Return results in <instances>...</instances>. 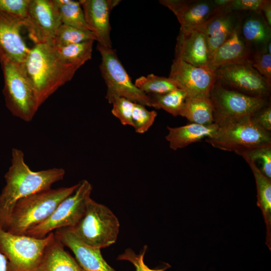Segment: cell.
<instances>
[{"mask_svg":"<svg viewBox=\"0 0 271 271\" xmlns=\"http://www.w3.org/2000/svg\"><path fill=\"white\" fill-rule=\"evenodd\" d=\"M94 41L91 40L79 43L54 47L65 62L81 67L91 59Z\"/></svg>","mask_w":271,"mask_h":271,"instance_id":"27","label":"cell"},{"mask_svg":"<svg viewBox=\"0 0 271 271\" xmlns=\"http://www.w3.org/2000/svg\"><path fill=\"white\" fill-rule=\"evenodd\" d=\"M96 40L92 32L61 24L58 29L51 44L55 47L79 43L89 40Z\"/></svg>","mask_w":271,"mask_h":271,"instance_id":"30","label":"cell"},{"mask_svg":"<svg viewBox=\"0 0 271 271\" xmlns=\"http://www.w3.org/2000/svg\"><path fill=\"white\" fill-rule=\"evenodd\" d=\"M213 113L209 97H187L180 115L192 123L208 125L214 123Z\"/></svg>","mask_w":271,"mask_h":271,"instance_id":"25","label":"cell"},{"mask_svg":"<svg viewBox=\"0 0 271 271\" xmlns=\"http://www.w3.org/2000/svg\"><path fill=\"white\" fill-rule=\"evenodd\" d=\"M55 236L73 252L82 271H116L103 258L101 249L83 243L68 228L57 229Z\"/></svg>","mask_w":271,"mask_h":271,"instance_id":"18","label":"cell"},{"mask_svg":"<svg viewBox=\"0 0 271 271\" xmlns=\"http://www.w3.org/2000/svg\"><path fill=\"white\" fill-rule=\"evenodd\" d=\"M24 20L0 11V57L21 64L30 50L21 35Z\"/></svg>","mask_w":271,"mask_h":271,"instance_id":"14","label":"cell"},{"mask_svg":"<svg viewBox=\"0 0 271 271\" xmlns=\"http://www.w3.org/2000/svg\"><path fill=\"white\" fill-rule=\"evenodd\" d=\"M159 3L174 13L180 30L185 31L201 28L219 9L213 0H160Z\"/></svg>","mask_w":271,"mask_h":271,"instance_id":"15","label":"cell"},{"mask_svg":"<svg viewBox=\"0 0 271 271\" xmlns=\"http://www.w3.org/2000/svg\"><path fill=\"white\" fill-rule=\"evenodd\" d=\"M54 237V232L42 238L15 235L0 227V252L8 260V271H37L46 247Z\"/></svg>","mask_w":271,"mask_h":271,"instance_id":"7","label":"cell"},{"mask_svg":"<svg viewBox=\"0 0 271 271\" xmlns=\"http://www.w3.org/2000/svg\"><path fill=\"white\" fill-rule=\"evenodd\" d=\"M65 174L63 169L58 168L32 171L25 161L23 152L13 148L11 165L5 175L6 185L0 193V225L18 200L51 188Z\"/></svg>","mask_w":271,"mask_h":271,"instance_id":"1","label":"cell"},{"mask_svg":"<svg viewBox=\"0 0 271 271\" xmlns=\"http://www.w3.org/2000/svg\"><path fill=\"white\" fill-rule=\"evenodd\" d=\"M25 28L35 44H51L62 24L58 10L53 0H30Z\"/></svg>","mask_w":271,"mask_h":271,"instance_id":"12","label":"cell"},{"mask_svg":"<svg viewBox=\"0 0 271 271\" xmlns=\"http://www.w3.org/2000/svg\"><path fill=\"white\" fill-rule=\"evenodd\" d=\"M260 12L267 25L271 27V1L264 0Z\"/></svg>","mask_w":271,"mask_h":271,"instance_id":"39","label":"cell"},{"mask_svg":"<svg viewBox=\"0 0 271 271\" xmlns=\"http://www.w3.org/2000/svg\"><path fill=\"white\" fill-rule=\"evenodd\" d=\"M251 64L262 76L271 83V54L267 52L266 49L253 53Z\"/></svg>","mask_w":271,"mask_h":271,"instance_id":"35","label":"cell"},{"mask_svg":"<svg viewBox=\"0 0 271 271\" xmlns=\"http://www.w3.org/2000/svg\"><path fill=\"white\" fill-rule=\"evenodd\" d=\"M78 185L79 183L68 187L51 188L18 200L0 227L13 234L25 235L46 220L62 200L74 192Z\"/></svg>","mask_w":271,"mask_h":271,"instance_id":"3","label":"cell"},{"mask_svg":"<svg viewBox=\"0 0 271 271\" xmlns=\"http://www.w3.org/2000/svg\"><path fill=\"white\" fill-rule=\"evenodd\" d=\"M264 0H231L227 8L236 12H260Z\"/></svg>","mask_w":271,"mask_h":271,"instance_id":"37","label":"cell"},{"mask_svg":"<svg viewBox=\"0 0 271 271\" xmlns=\"http://www.w3.org/2000/svg\"><path fill=\"white\" fill-rule=\"evenodd\" d=\"M252 56L241 36L238 22L231 35L212 54L208 67L215 70L226 65L251 64Z\"/></svg>","mask_w":271,"mask_h":271,"instance_id":"19","label":"cell"},{"mask_svg":"<svg viewBox=\"0 0 271 271\" xmlns=\"http://www.w3.org/2000/svg\"><path fill=\"white\" fill-rule=\"evenodd\" d=\"M254 162L258 161L261 164V171L271 179V146L259 148L241 155Z\"/></svg>","mask_w":271,"mask_h":271,"instance_id":"34","label":"cell"},{"mask_svg":"<svg viewBox=\"0 0 271 271\" xmlns=\"http://www.w3.org/2000/svg\"><path fill=\"white\" fill-rule=\"evenodd\" d=\"M205 141L214 148L234 152L239 156L255 149L271 146V136L251 117L218 126Z\"/></svg>","mask_w":271,"mask_h":271,"instance_id":"6","label":"cell"},{"mask_svg":"<svg viewBox=\"0 0 271 271\" xmlns=\"http://www.w3.org/2000/svg\"><path fill=\"white\" fill-rule=\"evenodd\" d=\"M157 116L156 111H150L145 106L135 102L132 113V127L137 133H144L152 126Z\"/></svg>","mask_w":271,"mask_h":271,"instance_id":"31","label":"cell"},{"mask_svg":"<svg viewBox=\"0 0 271 271\" xmlns=\"http://www.w3.org/2000/svg\"><path fill=\"white\" fill-rule=\"evenodd\" d=\"M92 190V186L87 180L79 182L73 194L62 200L46 220L25 235L42 238L54 230L74 226L85 213Z\"/></svg>","mask_w":271,"mask_h":271,"instance_id":"10","label":"cell"},{"mask_svg":"<svg viewBox=\"0 0 271 271\" xmlns=\"http://www.w3.org/2000/svg\"><path fill=\"white\" fill-rule=\"evenodd\" d=\"M59 12L62 24L84 30H89L79 1L53 0Z\"/></svg>","mask_w":271,"mask_h":271,"instance_id":"26","label":"cell"},{"mask_svg":"<svg viewBox=\"0 0 271 271\" xmlns=\"http://www.w3.org/2000/svg\"><path fill=\"white\" fill-rule=\"evenodd\" d=\"M119 227V220L112 211L91 198L84 215L74 226L68 228L85 244L101 249L116 241Z\"/></svg>","mask_w":271,"mask_h":271,"instance_id":"5","label":"cell"},{"mask_svg":"<svg viewBox=\"0 0 271 271\" xmlns=\"http://www.w3.org/2000/svg\"><path fill=\"white\" fill-rule=\"evenodd\" d=\"M216 82L223 86L244 94L269 98L271 83L251 64L226 65L215 70Z\"/></svg>","mask_w":271,"mask_h":271,"instance_id":"11","label":"cell"},{"mask_svg":"<svg viewBox=\"0 0 271 271\" xmlns=\"http://www.w3.org/2000/svg\"><path fill=\"white\" fill-rule=\"evenodd\" d=\"M0 271H8V260L0 252Z\"/></svg>","mask_w":271,"mask_h":271,"instance_id":"40","label":"cell"},{"mask_svg":"<svg viewBox=\"0 0 271 271\" xmlns=\"http://www.w3.org/2000/svg\"><path fill=\"white\" fill-rule=\"evenodd\" d=\"M39 107L59 87L70 81L80 67L69 64L51 44H35L23 64Z\"/></svg>","mask_w":271,"mask_h":271,"instance_id":"2","label":"cell"},{"mask_svg":"<svg viewBox=\"0 0 271 271\" xmlns=\"http://www.w3.org/2000/svg\"><path fill=\"white\" fill-rule=\"evenodd\" d=\"M217 8H224L228 6L231 0H213Z\"/></svg>","mask_w":271,"mask_h":271,"instance_id":"41","label":"cell"},{"mask_svg":"<svg viewBox=\"0 0 271 271\" xmlns=\"http://www.w3.org/2000/svg\"><path fill=\"white\" fill-rule=\"evenodd\" d=\"M253 174L257 190V205L260 209L266 225L265 243L271 249V179L267 177L255 162L244 158Z\"/></svg>","mask_w":271,"mask_h":271,"instance_id":"24","label":"cell"},{"mask_svg":"<svg viewBox=\"0 0 271 271\" xmlns=\"http://www.w3.org/2000/svg\"><path fill=\"white\" fill-rule=\"evenodd\" d=\"M252 118L264 130L271 131V106L270 104L258 110Z\"/></svg>","mask_w":271,"mask_h":271,"instance_id":"38","label":"cell"},{"mask_svg":"<svg viewBox=\"0 0 271 271\" xmlns=\"http://www.w3.org/2000/svg\"><path fill=\"white\" fill-rule=\"evenodd\" d=\"M134 84L138 89L148 95L165 93L179 88L176 83L169 77L159 76L154 74L138 78Z\"/></svg>","mask_w":271,"mask_h":271,"instance_id":"29","label":"cell"},{"mask_svg":"<svg viewBox=\"0 0 271 271\" xmlns=\"http://www.w3.org/2000/svg\"><path fill=\"white\" fill-rule=\"evenodd\" d=\"M147 249V246L145 245L141 253L137 254L131 248H127L118 256L117 259L130 262L135 267V271H165L169 266L168 263L156 269H151L145 264L144 256Z\"/></svg>","mask_w":271,"mask_h":271,"instance_id":"33","label":"cell"},{"mask_svg":"<svg viewBox=\"0 0 271 271\" xmlns=\"http://www.w3.org/2000/svg\"><path fill=\"white\" fill-rule=\"evenodd\" d=\"M213 121L218 126L251 117L270 104L268 98L248 96L228 89L216 81L209 96Z\"/></svg>","mask_w":271,"mask_h":271,"instance_id":"9","label":"cell"},{"mask_svg":"<svg viewBox=\"0 0 271 271\" xmlns=\"http://www.w3.org/2000/svg\"><path fill=\"white\" fill-rule=\"evenodd\" d=\"M30 0H0V11L25 19Z\"/></svg>","mask_w":271,"mask_h":271,"instance_id":"36","label":"cell"},{"mask_svg":"<svg viewBox=\"0 0 271 271\" xmlns=\"http://www.w3.org/2000/svg\"><path fill=\"white\" fill-rule=\"evenodd\" d=\"M218 128V125L214 123L208 125L191 123L179 127L168 126V133L166 139L169 143L170 148L176 151L211 137Z\"/></svg>","mask_w":271,"mask_h":271,"instance_id":"22","label":"cell"},{"mask_svg":"<svg viewBox=\"0 0 271 271\" xmlns=\"http://www.w3.org/2000/svg\"><path fill=\"white\" fill-rule=\"evenodd\" d=\"M239 17L240 13L231 11L227 7L218 9L201 28L206 36L211 57L233 32Z\"/></svg>","mask_w":271,"mask_h":271,"instance_id":"20","label":"cell"},{"mask_svg":"<svg viewBox=\"0 0 271 271\" xmlns=\"http://www.w3.org/2000/svg\"><path fill=\"white\" fill-rule=\"evenodd\" d=\"M169 78L189 97H209L216 81L215 70L208 67L195 66L175 58Z\"/></svg>","mask_w":271,"mask_h":271,"instance_id":"13","label":"cell"},{"mask_svg":"<svg viewBox=\"0 0 271 271\" xmlns=\"http://www.w3.org/2000/svg\"><path fill=\"white\" fill-rule=\"evenodd\" d=\"M97 48L101 56L99 69L106 84L105 98L109 103L116 97H123L145 106L154 108L150 96L138 89L112 48L98 44Z\"/></svg>","mask_w":271,"mask_h":271,"instance_id":"8","label":"cell"},{"mask_svg":"<svg viewBox=\"0 0 271 271\" xmlns=\"http://www.w3.org/2000/svg\"><path fill=\"white\" fill-rule=\"evenodd\" d=\"M175 58L197 67H208L211 54L204 32L200 28L190 31L180 30L177 38Z\"/></svg>","mask_w":271,"mask_h":271,"instance_id":"17","label":"cell"},{"mask_svg":"<svg viewBox=\"0 0 271 271\" xmlns=\"http://www.w3.org/2000/svg\"><path fill=\"white\" fill-rule=\"evenodd\" d=\"M240 13L239 21L241 36L252 53L266 49L270 42V27L266 23L261 12Z\"/></svg>","mask_w":271,"mask_h":271,"instance_id":"21","label":"cell"},{"mask_svg":"<svg viewBox=\"0 0 271 271\" xmlns=\"http://www.w3.org/2000/svg\"><path fill=\"white\" fill-rule=\"evenodd\" d=\"M4 85L6 106L15 116L31 121L39 108L34 90L27 76L23 64L0 57Z\"/></svg>","mask_w":271,"mask_h":271,"instance_id":"4","label":"cell"},{"mask_svg":"<svg viewBox=\"0 0 271 271\" xmlns=\"http://www.w3.org/2000/svg\"><path fill=\"white\" fill-rule=\"evenodd\" d=\"M157 109H162L174 116L180 115L187 93L183 89L177 88L165 93L149 94Z\"/></svg>","mask_w":271,"mask_h":271,"instance_id":"28","label":"cell"},{"mask_svg":"<svg viewBox=\"0 0 271 271\" xmlns=\"http://www.w3.org/2000/svg\"><path fill=\"white\" fill-rule=\"evenodd\" d=\"M135 102L123 97H116L111 102V112L124 125L132 126V113Z\"/></svg>","mask_w":271,"mask_h":271,"instance_id":"32","label":"cell"},{"mask_svg":"<svg viewBox=\"0 0 271 271\" xmlns=\"http://www.w3.org/2000/svg\"><path fill=\"white\" fill-rule=\"evenodd\" d=\"M85 22L98 44L112 48L109 17L119 0H80Z\"/></svg>","mask_w":271,"mask_h":271,"instance_id":"16","label":"cell"},{"mask_svg":"<svg viewBox=\"0 0 271 271\" xmlns=\"http://www.w3.org/2000/svg\"><path fill=\"white\" fill-rule=\"evenodd\" d=\"M55 236L46 247L37 271H82Z\"/></svg>","mask_w":271,"mask_h":271,"instance_id":"23","label":"cell"}]
</instances>
